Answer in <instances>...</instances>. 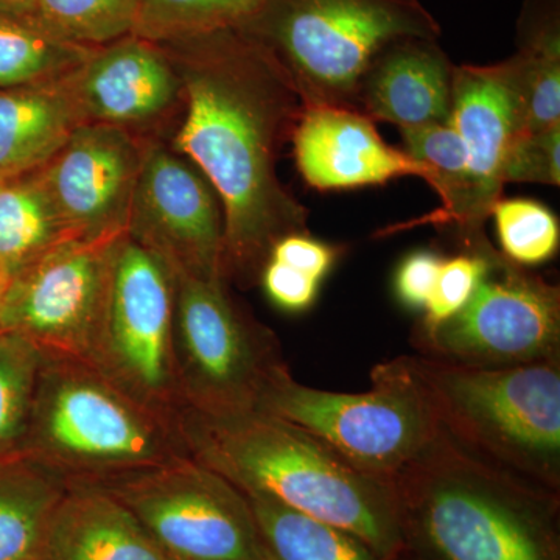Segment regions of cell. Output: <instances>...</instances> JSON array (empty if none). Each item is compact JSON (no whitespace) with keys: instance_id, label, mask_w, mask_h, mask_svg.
Returning <instances> with one entry per match:
<instances>
[{"instance_id":"6da1fadb","label":"cell","mask_w":560,"mask_h":560,"mask_svg":"<svg viewBox=\"0 0 560 560\" xmlns=\"http://www.w3.org/2000/svg\"><path fill=\"white\" fill-rule=\"evenodd\" d=\"M183 83L184 106L172 149L194 162L224 213L223 275L259 283L272 246L308 232V210L283 187L280 151L304 103L270 54L237 31L158 43Z\"/></svg>"},{"instance_id":"7a4b0ae2","label":"cell","mask_w":560,"mask_h":560,"mask_svg":"<svg viewBox=\"0 0 560 560\" xmlns=\"http://www.w3.org/2000/svg\"><path fill=\"white\" fill-rule=\"evenodd\" d=\"M178 430L191 458L242 492L355 534L383 558L408 555L393 482L371 477L285 420L260 411L209 416L183 410Z\"/></svg>"},{"instance_id":"3957f363","label":"cell","mask_w":560,"mask_h":560,"mask_svg":"<svg viewBox=\"0 0 560 560\" xmlns=\"http://www.w3.org/2000/svg\"><path fill=\"white\" fill-rule=\"evenodd\" d=\"M408 551L427 560H560V492L444 429L393 480Z\"/></svg>"},{"instance_id":"277c9868","label":"cell","mask_w":560,"mask_h":560,"mask_svg":"<svg viewBox=\"0 0 560 560\" xmlns=\"http://www.w3.org/2000/svg\"><path fill=\"white\" fill-rule=\"evenodd\" d=\"M21 453L68 486L103 485L189 455L178 420L91 364L46 357Z\"/></svg>"},{"instance_id":"5b68a950","label":"cell","mask_w":560,"mask_h":560,"mask_svg":"<svg viewBox=\"0 0 560 560\" xmlns=\"http://www.w3.org/2000/svg\"><path fill=\"white\" fill-rule=\"evenodd\" d=\"M242 35L264 47L305 108L357 110L372 62L404 39H440L420 0H260Z\"/></svg>"},{"instance_id":"8992f818","label":"cell","mask_w":560,"mask_h":560,"mask_svg":"<svg viewBox=\"0 0 560 560\" xmlns=\"http://www.w3.org/2000/svg\"><path fill=\"white\" fill-rule=\"evenodd\" d=\"M408 361L452 438L560 492V360L506 368Z\"/></svg>"},{"instance_id":"52a82bcc","label":"cell","mask_w":560,"mask_h":560,"mask_svg":"<svg viewBox=\"0 0 560 560\" xmlns=\"http://www.w3.org/2000/svg\"><path fill=\"white\" fill-rule=\"evenodd\" d=\"M368 393H334L279 377L256 411L285 420L357 469L393 482L436 440L442 425L408 355L378 363Z\"/></svg>"},{"instance_id":"ba28073f","label":"cell","mask_w":560,"mask_h":560,"mask_svg":"<svg viewBox=\"0 0 560 560\" xmlns=\"http://www.w3.org/2000/svg\"><path fill=\"white\" fill-rule=\"evenodd\" d=\"M175 279V360L183 410L256 411L290 372L278 338L232 296L224 278Z\"/></svg>"},{"instance_id":"9c48e42d","label":"cell","mask_w":560,"mask_h":560,"mask_svg":"<svg viewBox=\"0 0 560 560\" xmlns=\"http://www.w3.org/2000/svg\"><path fill=\"white\" fill-rule=\"evenodd\" d=\"M94 488L119 500L172 560H268L245 493L189 455Z\"/></svg>"},{"instance_id":"30bf717a","label":"cell","mask_w":560,"mask_h":560,"mask_svg":"<svg viewBox=\"0 0 560 560\" xmlns=\"http://www.w3.org/2000/svg\"><path fill=\"white\" fill-rule=\"evenodd\" d=\"M419 355L506 368L560 360V290L492 245L469 302L451 319L412 335Z\"/></svg>"},{"instance_id":"8fae6325","label":"cell","mask_w":560,"mask_h":560,"mask_svg":"<svg viewBox=\"0 0 560 560\" xmlns=\"http://www.w3.org/2000/svg\"><path fill=\"white\" fill-rule=\"evenodd\" d=\"M92 366L150 408L178 420L175 279L167 265L131 238L114 256L108 307Z\"/></svg>"},{"instance_id":"7c38bea8","label":"cell","mask_w":560,"mask_h":560,"mask_svg":"<svg viewBox=\"0 0 560 560\" xmlns=\"http://www.w3.org/2000/svg\"><path fill=\"white\" fill-rule=\"evenodd\" d=\"M120 241L68 238L47 250L11 279L0 302V329L16 331L46 359L92 366Z\"/></svg>"},{"instance_id":"4fadbf2b","label":"cell","mask_w":560,"mask_h":560,"mask_svg":"<svg viewBox=\"0 0 560 560\" xmlns=\"http://www.w3.org/2000/svg\"><path fill=\"white\" fill-rule=\"evenodd\" d=\"M127 235L173 276L224 278L219 195L194 162L161 139L145 140Z\"/></svg>"},{"instance_id":"5bb4252c","label":"cell","mask_w":560,"mask_h":560,"mask_svg":"<svg viewBox=\"0 0 560 560\" xmlns=\"http://www.w3.org/2000/svg\"><path fill=\"white\" fill-rule=\"evenodd\" d=\"M145 140L109 125L83 124L36 172L73 238L127 237Z\"/></svg>"},{"instance_id":"9a60e30c","label":"cell","mask_w":560,"mask_h":560,"mask_svg":"<svg viewBox=\"0 0 560 560\" xmlns=\"http://www.w3.org/2000/svg\"><path fill=\"white\" fill-rule=\"evenodd\" d=\"M73 83L86 124L142 139L156 138L158 128L183 113V83L167 51L132 33L92 51Z\"/></svg>"},{"instance_id":"2e32d148","label":"cell","mask_w":560,"mask_h":560,"mask_svg":"<svg viewBox=\"0 0 560 560\" xmlns=\"http://www.w3.org/2000/svg\"><path fill=\"white\" fill-rule=\"evenodd\" d=\"M451 124L469 156V198L460 237L480 234L501 200L504 160L512 143L525 135L521 103L512 90L504 61L489 66H455Z\"/></svg>"},{"instance_id":"e0dca14e","label":"cell","mask_w":560,"mask_h":560,"mask_svg":"<svg viewBox=\"0 0 560 560\" xmlns=\"http://www.w3.org/2000/svg\"><path fill=\"white\" fill-rule=\"evenodd\" d=\"M302 178L320 191L383 186L427 171L405 150L383 140L375 121L357 110L305 108L291 138Z\"/></svg>"},{"instance_id":"ac0fdd59","label":"cell","mask_w":560,"mask_h":560,"mask_svg":"<svg viewBox=\"0 0 560 560\" xmlns=\"http://www.w3.org/2000/svg\"><path fill=\"white\" fill-rule=\"evenodd\" d=\"M455 66L438 39H404L372 62L361 80L357 113L400 128L447 124Z\"/></svg>"},{"instance_id":"d6986e66","label":"cell","mask_w":560,"mask_h":560,"mask_svg":"<svg viewBox=\"0 0 560 560\" xmlns=\"http://www.w3.org/2000/svg\"><path fill=\"white\" fill-rule=\"evenodd\" d=\"M73 73L50 83L0 90V183L40 171L86 124Z\"/></svg>"},{"instance_id":"ffe728a7","label":"cell","mask_w":560,"mask_h":560,"mask_svg":"<svg viewBox=\"0 0 560 560\" xmlns=\"http://www.w3.org/2000/svg\"><path fill=\"white\" fill-rule=\"evenodd\" d=\"M44 560H172L119 500L69 486L47 536Z\"/></svg>"},{"instance_id":"44dd1931","label":"cell","mask_w":560,"mask_h":560,"mask_svg":"<svg viewBox=\"0 0 560 560\" xmlns=\"http://www.w3.org/2000/svg\"><path fill=\"white\" fill-rule=\"evenodd\" d=\"M521 103L525 135L560 125L558 0H526L518 21L517 51L504 60Z\"/></svg>"},{"instance_id":"7402d4cb","label":"cell","mask_w":560,"mask_h":560,"mask_svg":"<svg viewBox=\"0 0 560 560\" xmlns=\"http://www.w3.org/2000/svg\"><path fill=\"white\" fill-rule=\"evenodd\" d=\"M69 486L25 453L0 456V560H44Z\"/></svg>"},{"instance_id":"603a6c76","label":"cell","mask_w":560,"mask_h":560,"mask_svg":"<svg viewBox=\"0 0 560 560\" xmlns=\"http://www.w3.org/2000/svg\"><path fill=\"white\" fill-rule=\"evenodd\" d=\"M249 501L268 560H389L355 534L243 492Z\"/></svg>"},{"instance_id":"cb8c5ba5","label":"cell","mask_w":560,"mask_h":560,"mask_svg":"<svg viewBox=\"0 0 560 560\" xmlns=\"http://www.w3.org/2000/svg\"><path fill=\"white\" fill-rule=\"evenodd\" d=\"M68 238L38 173L0 183V265L10 279Z\"/></svg>"},{"instance_id":"d4e9b609","label":"cell","mask_w":560,"mask_h":560,"mask_svg":"<svg viewBox=\"0 0 560 560\" xmlns=\"http://www.w3.org/2000/svg\"><path fill=\"white\" fill-rule=\"evenodd\" d=\"M94 50L54 35L28 11L0 9V90L65 79Z\"/></svg>"},{"instance_id":"484cf974","label":"cell","mask_w":560,"mask_h":560,"mask_svg":"<svg viewBox=\"0 0 560 560\" xmlns=\"http://www.w3.org/2000/svg\"><path fill=\"white\" fill-rule=\"evenodd\" d=\"M260 0H142L132 35L168 43L219 31H241Z\"/></svg>"},{"instance_id":"4316f807","label":"cell","mask_w":560,"mask_h":560,"mask_svg":"<svg viewBox=\"0 0 560 560\" xmlns=\"http://www.w3.org/2000/svg\"><path fill=\"white\" fill-rule=\"evenodd\" d=\"M142 0H33L28 13L54 35L97 47L135 32Z\"/></svg>"},{"instance_id":"83f0119b","label":"cell","mask_w":560,"mask_h":560,"mask_svg":"<svg viewBox=\"0 0 560 560\" xmlns=\"http://www.w3.org/2000/svg\"><path fill=\"white\" fill-rule=\"evenodd\" d=\"M40 368L43 353L31 341L0 329V456L21 452Z\"/></svg>"},{"instance_id":"f1b7e54d","label":"cell","mask_w":560,"mask_h":560,"mask_svg":"<svg viewBox=\"0 0 560 560\" xmlns=\"http://www.w3.org/2000/svg\"><path fill=\"white\" fill-rule=\"evenodd\" d=\"M490 217L495 220L501 254L514 264L537 267L558 254L559 220L547 206L525 198H501Z\"/></svg>"},{"instance_id":"f546056e","label":"cell","mask_w":560,"mask_h":560,"mask_svg":"<svg viewBox=\"0 0 560 560\" xmlns=\"http://www.w3.org/2000/svg\"><path fill=\"white\" fill-rule=\"evenodd\" d=\"M463 241V253L442 260L436 285L423 311L425 315L420 320L419 329H431L455 316L469 302L480 282L490 243L482 232Z\"/></svg>"},{"instance_id":"4dcf8cb0","label":"cell","mask_w":560,"mask_h":560,"mask_svg":"<svg viewBox=\"0 0 560 560\" xmlns=\"http://www.w3.org/2000/svg\"><path fill=\"white\" fill-rule=\"evenodd\" d=\"M501 179L511 183L560 184V125L517 138L504 160Z\"/></svg>"},{"instance_id":"1f68e13d","label":"cell","mask_w":560,"mask_h":560,"mask_svg":"<svg viewBox=\"0 0 560 560\" xmlns=\"http://www.w3.org/2000/svg\"><path fill=\"white\" fill-rule=\"evenodd\" d=\"M272 304L287 313L307 312L318 300L320 280L278 260H268L260 280Z\"/></svg>"},{"instance_id":"d6a6232c","label":"cell","mask_w":560,"mask_h":560,"mask_svg":"<svg viewBox=\"0 0 560 560\" xmlns=\"http://www.w3.org/2000/svg\"><path fill=\"white\" fill-rule=\"evenodd\" d=\"M442 260L434 250H416L405 257L394 276V294L404 307L425 311L436 285Z\"/></svg>"},{"instance_id":"836d02e7","label":"cell","mask_w":560,"mask_h":560,"mask_svg":"<svg viewBox=\"0 0 560 560\" xmlns=\"http://www.w3.org/2000/svg\"><path fill=\"white\" fill-rule=\"evenodd\" d=\"M341 249L311 237L308 232L291 234L272 246L270 259L282 261L294 270L320 280L331 271L340 259ZM268 259V260H270Z\"/></svg>"},{"instance_id":"e575fe53","label":"cell","mask_w":560,"mask_h":560,"mask_svg":"<svg viewBox=\"0 0 560 560\" xmlns=\"http://www.w3.org/2000/svg\"><path fill=\"white\" fill-rule=\"evenodd\" d=\"M33 0H0V9L13 11H28L32 9Z\"/></svg>"},{"instance_id":"d590c367","label":"cell","mask_w":560,"mask_h":560,"mask_svg":"<svg viewBox=\"0 0 560 560\" xmlns=\"http://www.w3.org/2000/svg\"><path fill=\"white\" fill-rule=\"evenodd\" d=\"M10 276L9 272L3 270L2 265H0V302H2L3 296H5L7 290L10 287Z\"/></svg>"},{"instance_id":"8d00e7d4","label":"cell","mask_w":560,"mask_h":560,"mask_svg":"<svg viewBox=\"0 0 560 560\" xmlns=\"http://www.w3.org/2000/svg\"><path fill=\"white\" fill-rule=\"evenodd\" d=\"M400 560H427V559L420 558V556L415 555V552H408V555L405 556V558H401Z\"/></svg>"}]
</instances>
